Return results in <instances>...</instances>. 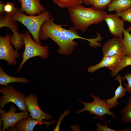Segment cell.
Wrapping results in <instances>:
<instances>
[{"label": "cell", "instance_id": "1", "mask_svg": "<svg viewBox=\"0 0 131 131\" xmlns=\"http://www.w3.org/2000/svg\"><path fill=\"white\" fill-rule=\"evenodd\" d=\"M54 18L51 17L46 20L42 25L39 32L40 40H45L49 38L59 46L57 52L59 54L69 55L78 45L77 42L68 38L62 33V25L54 22Z\"/></svg>", "mask_w": 131, "mask_h": 131}, {"label": "cell", "instance_id": "2", "mask_svg": "<svg viewBox=\"0 0 131 131\" xmlns=\"http://www.w3.org/2000/svg\"><path fill=\"white\" fill-rule=\"evenodd\" d=\"M69 17L74 27L82 33L93 24H98L104 21L107 13L103 10L95 9L92 7H84L81 4L68 8Z\"/></svg>", "mask_w": 131, "mask_h": 131}, {"label": "cell", "instance_id": "3", "mask_svg": "<svg viewBox=\"0 0 131 131\" xmlns=\"http://www.w3.org/2000/svg\"><path fill=\"white\" fill-rule=\"evenodd\" d=\"M16 8L15 12L11 15L13 19L19 22L24 25L32 34L33 40L37 43L42 45L39 34L41 27L43 22L52 17L49 11L45 10L39 15L30 16L21 12L19 8Z\"/></svg>", "mask_w": 131, "mask_h": 131}, {"label": "cell", "instance_id": "4", "mask_svg": "<svg viewBox=\"0 0 131 131\" xmlns=\"http://www.w3.org/2000/svg\"><path fill=\"white\" fill-rule=\"evenodd\" d=\"M29 31L23 34L25 49L23 53L22 60L18 67L17 73L19 72L25 63L32 57L39 56L43 59L48 58L49 55V46H43L36 42L32 39Z\"/></svg>", "mask_w": 131, "mask_h": 131}, {"label": "cell", "instance_id": "5", "mask_svg": "<svg viewBox=\"0 0 131 131\" xmlns=\"http://www.w3.org/2000/svg\"><path fill=\"white\" fill-rule=\"evenodd\" d=\"M0 92L3 94L0 98V106L2 109L8 103L12 102L21 111H28L25 102L27 96L22 92L16 90L11 85L8 87L2 86Z\"/></svg>", "mask_w": 131, "mask_h": 131}, {"label": "cell", "instance_id": "6", "mask_svg": "<svg viewBox=\"0 0 131 131\" xmlns=\"http://www.w3.org/2000/svg\"><path fill=\"white\" fill-rule=\"evenodd\" d=\"M90 94L93 99L91 102L86 103L77 100L82 103L84 107L81 110H77L76 113L89 111L90 114L95 115L98 119L102 120H104L106 114L111 115L114 118H116L115 114L110 111L105 99H101L99 96L97 97L92 93Z\"/></svg>", "mask_w": 131, "mask_h": 131}, {"label": "cell", "instance_id": "7", "mask_svg": "<svg viewBox=\"0 0 131 131\" xmlns=\"http://www.w3.org/2000/svg\"><path fill=\"white\" fill-rule=\"evenodd\" d=\"M38 97L33 94H31L27 97L25 102L27 106L28 111L30 112V115L33 118L38 120L46 125L48 128L51 124L54 123L56 120L50 122L43 120H48L52 118V115L43 112L39 106L38 103Z\"/></svg>", "mask_w": 131, "mask_h": 131}, {"label": "cell", "instance_id": "8", "mask_svg": "<svg viewBox=\"0 0 131 131\" xmlns=\"http://www.w3.org/2000/svg\"><path fill=\"white\" fill-rule=\"evenodd\" d=\"M16 108L14 105H11L7 112L5 110L0 109V119L3 123L1 131H4L9 128L14 127L19 121L29 116L28 111H22L16 113Z\"/></svg>", "mask_w": 131, "mask_h": 131}, {"label": "cell", "instance_id": "9", "mask_svg": "<svg viewBox=\"0 0 131 131\" xmlns=\"http://www.w3.org/2000/svg\"><path fill=\"white\" fill-rule=\"evenodd\" d=\"M10 36L7 33L4 37L0 36V60L6 61L8 65H15L17 62L16 59L20 57V55L11 46Z\"/></svg>", "mask_w": 131, "mask_h": 131}, {"label": "cell", "instance_id": "10", "mask_svg": "<svg viewBox=\"0 0 131 131\" xmlns=\"http://www.w3.org/2000/svg\"><path fill=\"white\" fill-rule=\"evenodd\" d=\"M102 51L103 57L117 54L126 56L123 44L120 38L116 37L112 38L105 43Z\"/></svg>", "mask_w": 131, "mask_h": 131}, {"label": "cell", "instance_id": "11", "mask_svg": "<svg viewBox=\"0 0 131 131\" xmlns=\"http://www.w3.org/2000/svg\"><path fill=\"white\" fill-rule=\"evenodd\" d=\"M104 21L106 23L110 33L115 37L121 38L124 21L116 14L109 13L106 16Z\"/></svg>", "mask_w": 131, "mask_h": 131}, {"label": "cell", "instance_id": "12", "mask_svg": "<svg viewBox=\"0 0 131 131\" xmlns=\"http://www.w3.org/2000/svg\"><path fill=\"white\" fill-rule=\"evenodd\" d=\"M124 56L117 54L112 56L103 57L101 61L94 66H91L88 69V72L93 73L99 69L105 67L111 71H115L119 65Z\"/></svg>", "mask_w": 131, "mask_h": 131}, {"label": "cell", "instance_id": "13", "mask_svg": "<svg viewBox=\"0 0 131 131\" xmlns=\"http://www.w3.org/2000/svg\"><path fill=\"white\" fill-rule=\"evenodd\" d=\"M20 3L19 11L22 13L30 16L41 14L46 10L41 4L40 0H18Z\"/></svg>", "mask_w": 131, "mask_h": 131}, {"label": "cell", "instance_id": "14", "mask_svg": "<svg viewBox=\"0 0 131 131\" xmlns=\"http://www.w3.org/2000/svg\"><path fill=\"white\" fill-rule=\"evenodd\" d=\"M63 26L62 25L61 26V30L62 33L68 38L73 40L76 39L86 40L89 42V45L92 47H100L101 46V44L98 41H102V37L99 33H97V36L95 38L87 39L78 35L77 30L74 27H72L69 29L68 30L63 28L62 27Z\"/></svg>", "mask_w": 131, "mask_h": 131}, {"label": "cell", "instance_id": "15", "mask_svg": "<svg viewBox=\"0 0 131 131\" xmlns=\"http://www.w3.org/2000/svg\"><path fill=\"white\" fill-rule=\"evenodd\" d=\"M115 79L118 81L119 85L115 91L114 96L111 98L105 99L110 109H112L119 104V103L117 99L118 98L123 97L127 91L126 89L122 85V77L121 75L119 74L117 75L115 78Z\"/></svg>", "mask_w": 131, "mask_h": 131}, {"label": "cell", "instance_id": "16", "mask_svg": "<svg viewBox=\"0 0 131 131\" xmlns=\"http://www.w3.org/2000/svg\"><path fill=\"white\" fill-rule=\"evenodd\" d=\"M43 124L38 120L32 118L30 115L18 122L12 130L18 131H33L37 125Z\"/></svg>", "mask_w": 131, "mask_h": 131}, {"label": "cell", "instance_id": "17", "mask_svg": "<svg viewBox=\"0 0 131 131\" xmlns=\"http://www.w3.org/2000/svg\"><path fill=\"white\" fill-rule=\"evenodd\" d=\"M11 15L6 12L0 15V28L7 27L14 33L18 32L19 27L17 21L13 20Z\"/></svg>", "mask_w": 131, "mask_h": 131}, {"label": "cell", "instance_id": "18", "mask_svg": "<svg viewBox=\"0 0 131 131\" xmlns=\"http://www.w3.org/2000/svg\"><path fill=\"white\" fill-rule=\"evenodd\" d=\"M29 80L24 77H16L10 76L7 74L0 67V84L8 87V84L13 82H20L27 83Z\"/></svg>", "mask_w": 131, "mask_h": 131}, {"label": "cell", "instance_id": "19", "mask_svg": "<svg viewBox=\"0 0 131 131\" xmlns=\"http://www.w3.org/2000/svg\"><path fill=\"white\" fill-rule=\"evenodd\" d=\"M131 7V0H113L107 7L109 12H120Z\"/></svg>", "mask_w": 131, "mask_h": 131}, {"label": "cell", "instance_id": "20", "mask_svg": "<svg viewBox=\"0 0 131 131\" xmlns=\"http://www.w3.org/2000/svg\"><path fill=\"white\" fill-rule=\"evenodd\" d=\"M86 5L91 6L93 8L99 10H103L107 7L112 0H82Z\"/></svg>", "mask_w": 131, "mask_h": 131}, {"label": "cell", "instance_id": "21", "mask_svg": "<svg viewBox=\"0 0 131 131\" xmlns=\"http://www.w3.org/2000/svg\"><path fill=\"white\" fill-rule=\"evenodd\" d=\"M10 42L13 45L16 51L21 49L24 44L23 34L18 32L13 33L9 37Z\"/></svg>", "mask_w": 131, "mask_h": 131}, {"label": "cell", "instance_id": "22", "mask_svg": "<svg viewBox=\"0 0 131 131\" xmlns=\"http://www.w3.org/2000/svg\"><path fill=\"white\" fill-rule=\"evenodd\" d=\"M123 34V37L120 38L124 46L126 56H131V34L124 28Z\"/></svg>", "mask_w": 131, "mask_h": 131}, {"label": "cell", "instance_id": "23", "mask_svg": "<svg viewBox=\"0 0 131 131\" xmlns=\"http://www.w3.org/2000/svg\"><path fill=\"white\" fill-rule=\"evenodd\" d=\"M121 120L124 123L131 125V93L127 105L121 110Z\"/></svg>", "mask_w": 131, "mask_h": 131}, {"label": "cell", "instance_id": "24", "mask_svg": "<svg viewBox=\"0 0 131 131\" xmlns=\"http://www.w3.org/2000/svg\"><path fill=\"white\" fill-rule=\"evenodd\" d=\"M53 1L54 3L62 8H68L82 3V0H53Z\"/></svg>", "mask_w": 131, "mask_h": 131}, {"label": "cell", "instance_id": "25", "mask_svg": "<svg viewBox=\"0 0 131 131\" xmlns=\"http://www.w3.org/2000/svg\"><path fill=\"white\" fill-rule=\"evenodd\" d=\"M131 65V56H123L117 68L114 71H111L112 76L116 75L118 73L127 66Z\"/></svg>", "mask_w": 131, "mask_h": 131}, {"label": "cell", "instance_id": "26", "mask_svg": "<svg viewBox=\"0 0 131 131\" xmlns=\"http://www.w3.org/2000/svg\"><path fill=\"white\" fill-rule=\"evenodd\" d=\"M116 14L124 21L131 23V7Z\"/></svg>", "mask_w": 131, "mask_h": 131}, {"label": "cell", "instance_id": "27", "mask_svg": "<svg viewBox=\"0 0 131 131\" xmlns=\"http://www.w3.org/2000/svg\"><path fill=\"white\" fill-rule=\"evenodd\" d=\"M105 124L104 125H102L100 123H96L97 126V128L95 131H130V129L129 128H127L125 129L119 130H116L109 128L107 126V121H104Z\"/></svg>", "mask_w": 131, "mask_h": 131}, {"label": "cell", "instance_id": "28", "mask_svg": "<svg viewBox=\"0 0 131 131\" xmlns=\"http://www.w3.org/2000/svg\"><path fill=\"white\" fill-rule=\"evenodd\" d=\"M126 79L128 83L124 84V87L126 89L127 91L129 93H131V73L128 74L122 77V82Z\"/></svg>", "mask_w": 131, "mask_h": 131}, {"label": "cell", "instance_id": "29", "mask_svg": "<svg viewBox=\"0 0 131 131\" xmlns=\"http://www.w3.org/2000/svg\"><path fill=\"white\" fill-rule=\"evenodd\" d=\"M16 8L15 7L14 4L11 2H7L5 3L4 11L7 13L12 14L16 12Z\"/></svg>", "mask_w": 131, "mask_h": 131}, {"label": "cell", "instance_id": "30", "mask_svg": "<svg viewBox=\"0 0 131 131\" xmlns=\"http://www.w3.org/2000/svg\"><path fill=\"white\" fill-rule=\"evenodd\" d=\"M70 113V111L69 110H66L64 114L61 115L60 117V118L59 119L57 124L56 126V127L54 129V131H59V126L62 120L64 117L66 115H68Z\"/></svg>", "mask_w": 131, "mask_h": 131}, {"label": "cell", "instance_id": "31", "mask_svg": "<svg viewBox=\"0 0 131 131\" xmlns=\"http://www.w3.org/2000/svg\"><path fill=\"white\" fill-rule=\"evenodd\" d=\"M5 3L2 0L0 1V14L1 15L5 12L4 11V7L5 5Z\"/></svg>", "mask_w": 131, "mask_h": 131}, {"label": "cell", "instance_id": "32", "mask_svg": "<svg viewBox=\"0 0 131 131\" xmlns=\"http://www.w3.org/2000/svg\"><path fill=\"white\" fill-rule=\"evenodd\" d=\"M126 30L129 32L131 31V25L130 27L126 29Z\"/></svg>", "mask_w": 131, "mask_h": 131}, {"label": "cell", "instance_id": "33", "mask_svg": "<svg viewBox=\"0 0 131 131\" xmlns=\"http://www.w3.org/2000/svg\"></svg>", "mask_w": 131, "mask_h": 131}]
</instances>
